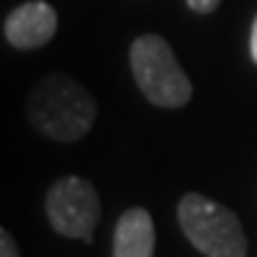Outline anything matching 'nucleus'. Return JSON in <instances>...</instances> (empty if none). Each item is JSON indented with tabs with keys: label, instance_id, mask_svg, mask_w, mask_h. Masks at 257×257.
<instances>
[{
	"label": "nucleus",
	"instance_id": "1",
	"mask_svg": "<svg viewBox=\"0 0 257 257\" xmlns=\"http://www.w3.org/2000/svg\"><path fill=\"white\" fill-rule=\"evenodd\" d=\"M97 115L92 95L76 79L50 74L32 87L27 97V118L40 134L55 142L81 139Z\"/></svg>",
	"mask_w": 257,
	"mask_h": 257
},
{
	"label": "nucleus",
	"instance_id": "2",
	"mask_svg": "<svg viewBox=\"0 0 257 257\" xmlns=\"http://www.w3.org/2000/svg\"><path fill=\"white\" fill-rule=\"evenodd\" d=\"M134 79L142 95L158 108H181L192 97V81L179 66L171 45L158 34L137 37L128 50Z\"/></svg>",
	"mask_w": 257,
	"mask_h": 257
},
{
	"label": "nucleus",
	"instance_id": "3",
	"mask_svg": "<svg viewBox=\"0 0 257 257\" xmlns=\"http://www.w3.org/2000/svg\"><path fill=\"white\" fill-rule=\"evenodd\" d=\"M179 226L194 249L207 257H247V239L239 218L205 194H184L179 202Z\"/></svg>",
	"mask_w": 257,
	"mask_h": 257
},
{
	"label": "nucleus",
	"instance_id": "4",
	"mask_svg": "<svg viewBox=\"0 0 257 257\" xmlns=\"http://www.w3.org/2000/svg\"><path fill=\"white\" fill-rule=\"evenodd\" d=\"M50 226L68 239L89 241L100 223V197L87 179L63 176L58 179L45 197Z\"/></svg>",
	"mask_w": 257,
	"mask_h": 257
},
{
	"label": "nucleus",
	"instance_id": "5",
	"mask_svg": "<svg viewBox=\"0 0 257 257\" xmlns=\"http://www.w3.org/2000/svg\"><path fill=\"white\" fill-rule=\"evenodd\" d=\"M55 29L58 14L53 6L42 3V0H32V3L14 8L3 24L6 40L19 50H37L42 45H48L55 37Z\"/></svg>",
	"mask_w": 257,
	"mask_h": 257
},
{
	"label": "nucleus",
	"instance_id": "6",
	"mask_svg": "<svg viewBox=\"0 0 257 257\" xmlns=\"http://www.w3.org/2000/svg\"><path fill=\"white\" fill-rule=\"evenodd\" d=\"M155 226L145 207H132L118 218L113 231V257H153Z\"/></svg>",
	"mask_w": 257,
	"mask_h": 257
},
{
	"label": "nucleus",
	"instance_id": "7",
	"mask_svg": "<svg viewBox=\"0 0 257 257\" xmlns=\"http://www.w3.org/2000/svg\"><path fill=\"white\" fill-rule=\"evenodd\" d=\"M0 257H21L19 254V247H16V241H14V236L3 228L0 231Z\"/></svg>",
	"mask_w": 257,
	"mask_h": 257
},
{
	"label": "nucleus",
	"instance_id": "8",
	"mask_svg": "<svg viewBox=\"0 0 257 257\" xmlns=\"http://www.w3.org/2000/svg\"><path fill=\"white\" fill-rule=\"evenodd\" d=\"M186 3H189V8L197 11V14H213L220 6V0H186Z\"/></svg>",
	"mask_w": 257,
	"mask_h": 257
},
{
	"label": "nucleus",
	"instance_id": "9",
	"mask_svg": "<svg viewBox=\"0 0 257 257\" xmlns=\"http://www.w3.org/2000/svg\"><path fill=\"white\" fill-rule=\"evenodd\" d=\"M249 53H252V61L257 63V16L252 24V34H249Z\"/></svg>",
	"mask_w": 257,
	"mask_h": 257
}]
</instances>
